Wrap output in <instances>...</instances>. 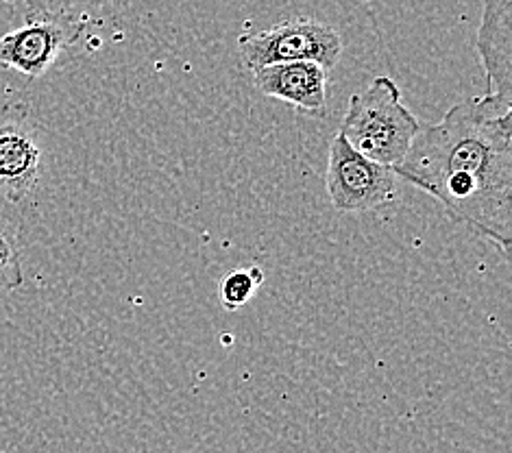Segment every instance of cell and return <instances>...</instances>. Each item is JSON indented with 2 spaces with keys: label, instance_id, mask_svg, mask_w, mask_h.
Masks as SVG:
<instances>
[{
  "label": "cell",
  "instance_id": "cell-1",
  "mask_svg": "<svg viewBox=\"0 0 512 453\" xmlns=\"http://www.w3.org/2000/svg\"><path fill=\"white\" fill-rule=\"evenodd\" d=\"M395 177L430 194L451 220L493 242L512 244V101L475 96L421 125Z\"/></svg>",
  "mask_w": 512,
  "mask_h": 453
},
{
  "label": "cell",
  "instance_id": "cell-2",
  "mask_svg": "<svg viewBox=\"0 0 512 453\" xmlns=\"http://www.w3.org/2000/svg\"><path fill=\"white\" fill-rule=\"evenodd\" d=\"M419 129L421 122L401 101L397 83L377 77L362 94L351 96L338 133L360 155L393 168L404 159Z\"/></svg>",
  "mask_w": 512,
  "mask_h": 453
},
{
  "label": "cell",
  "instance_id": "cell-3",
  "mask_svg": "<svg viewBox=\"0 0 512 453\" xmlns=\"http://www.w3.org/2000/svg\"><path fill=\"white\" fill-rule=\"evenodd\" d=\"M238 48L247 68L253 72L286 61H314L332 72L343 55V40L325 22L290 18L266 31L242 33Z\"/></svg>",
  "mask_w": 512,
  "mask_h": 453
},
{
  "label": "cell",
  "instance_id": "cell-4",
  "mask_svg": "<svg viewBox=\"0 0 512 453\" xmlns=\"http://www.w3.org/2000/svg\"><path fill=\"white\" fill-rule=\"evenodd\" d=\"M88 24L83 14L29 11L18 29L0 35V68L40 79L59 55L83 38Z\"/></svg>",
  "mask_w": 512,
  "mask_h": 453
},
{
  "label": "cell",
  "instance_id": "cell-5",
  "mask_svg": "<svg viewBox=\"0 0 512 453\" xmlns=\"http://www.w3.org/2000/svg\"><path fill=\"white\" fill-rule=\"evenodd\" d=\"M325 186L334 210L343 214L377 212L397 197L393 168L360 155L340 133L329 144Z\"/></svg>",
  "mask_w": 512,
  "mask_h": 453
},
{
  "label": "cell",
  "instance_id": "cell-6",
  "mask_svg": "<svg viewBox=\"0 0 512 453\" xmlns=\"http://www.w3.org/2000/svg\"><path fill=\"white\" fill-rule=\"evenodd\" d=\"M42 144L24 103L0 107V197L22 203L40 183Z\"/></svg>",
  "mask_w": 512,
  "mask_h": 453
},
{
  "label": "cell",
  "instance_id": "cell-7",
  "mask_svg": "<svg viewBox=\"0 0 512 453\" xmlns=\"http://www.w3.org/2000/svg\"><path fill=\"white\" fill-rule=\"evenodd\" d=\"M255 88L299 112L325 114L329 72L314 61H286L253 72Z\"/></svg>",
  "mask_w": 512,
  "mask_h": 453
},
{
  "label": "cell",
  "instance_id": "cell-8",
  "mask_svg": "<svg viewBox=\"0 0 512 453\" xmlns=\"http://www.w3.org/2000/svg\"><path fill=\"white\" fill-rule=\"evenodd\" d=\"M475 51L491 96L512 101V0H484Z\"/></svg>",
  "mask_w": 512,
  "mask_h": 453
},
{
  "label": "cell",
  "instance_id": "cell-9",
  "mask_svg": "<svg viewBox=\"0 0 512 453\" xmlns=\"http://www.w3.org/2000/svg\"><path fill=\"white\" fill-rule=\"evenodd\" d=\"M264 273L262 268L251 266V268H236L223 277L221 281V303L227 312H236L253 299L255 292L262 286Z\"/></svg>",
  "mask_w": 512,
  "mask_h": 453
},
{
  "label": "cell",
  "instance_id": "cell-10",
  "mask_svg": "<svg viewBox=\"0 0 512 453\" xmlns=\"http://www.w3.org/2000/svg\"><path fill=\"white\" fill-rule=\"evenodd\" d=\"M24 284L22 249L14 227L0 223V292H14Z\"/></svg>",
  "mask_w": 512,
  "mask_h": 453
},
{
  "label": "cell",
  "instance_id": "cell-11",
  "mask_svg": "<svg viewBox=\"0 0 512 453\" xmlns=\"http://www.w3.org/2000/svg\"><path fill=\"white\" fill-rule=\"evenodd\" d=\"M22 3L29 11H51V14H79V9L114 3V0H9Z\"/></svg>",
  "mask_w": 512,
  "mask_h": 453
},
{
  "label": "cell",
  "instance_id": "cell-12",
  "mask_svg": "<svg viewBox=\"0 0 512 453\" xmlns=\"http://www.w3.org/2000/svg\"><path fill=\"white\" fill-rule=\"evenodd\" d=\"M7 3H9V0H7Z\"/></svg>",
  "mask_w": 512,
  "mask_h": 453
}]
</instances>
